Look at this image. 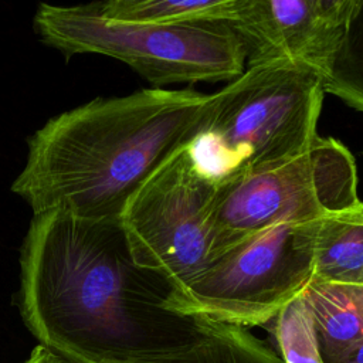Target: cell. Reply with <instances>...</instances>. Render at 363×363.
Instances as JSON below:
<instances>
[{
    "label": "cell",
    "instance_id": "obj_15",
    "mask_svg": "<svg viewBox=\"0 0 363 363\" xmlns=\"http://www.w3.org/2000/svg\"><path fill=\"white\" fill-rule=\"evenodd\" d=\"M24 363H84V362L69 357L45 345H38Z\"/></svg>",
    "mask_w": 363,
    "mask_h": 363
},
{
    "label": "cell",
    "instance_id": "obj_11",
    "mask_svg": "<svg viewBox=\"0 0 363 363\" xmlns=\"http://www.w3.org/2000/svg\"><path fill=\"white\" fill-rule=\"evenodd\" d=\"M301 298L312 316L322 357L363 340V313L343 286L312 279Z\"/></svg>",
    "mask_w": 363,
    "mask_h": 363
},
{
    "label": "cell",
    "instance_id": "obj_5",
    "mask_svg": "<svg viewBox=\"0 0 363 363\" xmlns=\"http://www.w3.org/2000/svg\"><path fill=\"white\" fill-rule=\"evenodd\" d=\"M320 218L284 221L244 240L172 291L166 309L247 329L274 320L312 281Z\"/></svg>",
    "mask_w": 363,
    "mask_h": 363
},
{
    "label": "cell",
    "instance_id": "obj_10",
    "mask_svg": "<svg viewBox=\"0 0 363 363\" xmlns=\"http://www.w3.org/2000/svg\"><path fill=\"white\" fill-rule=\"evenodd\" d=\"M312 279L343 286L363 285V201L319 220Z\"/></svg>",
    "mask_w": 363,
    "mask_h": 363
},
{
    "label": "cell",
    "instance_id": "obj_14",
    "mask_svg": "<svg viewBox=\"0 0 363 363\" xmlns=\"http://www.w3.org/2000/svg\"><path fill=\"white\" fill-rule=\"evenodd\" d=\"M274 333L285 363H323L312 316L299 296L274 319Z\"/></svg>",
    "mask_w": 363,
    "mask_h": 363
},
{
    "label": "cell",
    "instance_id": "obj_9",
    "mask_svg": "<svg viewBox=\"0 0 363 363\" xmlns=\"http://www.w3.org/2000/svg\"><path fill=\"white\" fill-rule=\"evenodd\" d=\"M132 363H285L247 328L194 319L177 343L142 354Z\"/></svg>",
    "mask_w": 363,
    "mask_h": 363
},
{
    "label": "cell",
    "instance_id": "obj_13",
    "mask_svg": "<svg viewBox=\"0 0 363 363\" xmlns=\"http://www.w3.org/2000/svg\"><path fill=\"white\" fill-rule=\"evenodd\" d=\"M325 94L363 112V0H356L343 40L322 77Z\"/></svg>",
    "mask_w": 363,
    "mask_h": 363
},
{
    "label": "cell",
    "instance_id": "obj_12",
    "mask_svg": "<svg viewBox=\"0 0 363 363\" xmlns=\"http://www.w3.org/2000/svg\"><path fill=\"white\" fill-rule=\"evenodd\" d=\"M89 4L102 18L125 24L231 23L238 0H108Z\"/></svg>",
    "mask_w": 363,
    "mask_h": 363
},
{
    "label": "cell",
    "instance_id": "obj_4",
    "mask_svg": "<svg viewBox=\"0 0 363 363\" xmlns=\"http://www.w3.org/2000/svg\"><path fill=\"white\" fill-rule=\"evenodd\" d=\"M33 27L40 41L68 61L77 54L119 60L153 88L231 81L244 71L245 47L228 23L125 24L102 18L89 3H40Z\"/></svg>",
    "mask_w": 363,
    "mask_h": 363
},
{
    "label": "cell",
    "instance_id": "obj_6",
    "mask_svg": "<svg viewBox=\"0 0 363 363\" xmlns=\"http://www.w3.org/2000/svg\"><path fill=\"white\" fill-rule=\"evenodd\" d=\"M360 201L354 157L339 140L318 135L284 162L217 184L208 264L271 225L320 218Z\"/></svg>",
    "mask_w": 363,
    "mask_h": 363
},
{
    "label": "cell",
    "instance_id": "obj_3",
    "mask_svg": "<svg viewBox=\"0 0 363 363\" xmlns=\"http://www.w3.org/2000/svg\"><path fill=\"white\" fill-rule=\"evenodd\" d=\"M322 77L292 61L254 64L210 95L189 150L217 184L284 162L318 136Z\"/></svg>",
    "mask_w": 363,
    "mask_h": 363
},
{
    "label": "cell",
    "instance_id": "obj_8",
    "mask_svg": "<svg viewBox=\"0 0 363 363\" xmlns=\"http://www.w3.org/2000/svg\"><path fill=\"white\" fill-rule=\"evenodd\" d=\"M354 4L356 0H238L228 24L245 47L248 65L292 61L323 77Z\"/></svg>",
    "mask_w": 363,
    "mask_h": 363
},
{
    "label": "cell",
    "instance_id": "obj_7",
    "mask_svg": "<svg viewBox=\"0 0 363 363\" xmlns=\"http://www.w3.org/2000/svg\"><path fill=\"white\" fill-rule=\"evenodd\" d=\"M217 183L189 145L174 150L143 182L121 217L135 261L183 288L208 264L210 208Z\"/></svg>",
    "mask_w": 363,
    "mask_h": 363
},
{
    "label": "cell",
    "instance_id": "obj_1",
    "mask_svg": "<svg viewBox=\"0 0 363 363\" xmlns=\"http://www.w3.org/2000/svg\"><path fill=\"white\" fill-rule=\"evenodd\" d=\"M17 306L28 330L84 363H132L180 342L194 319L166 309L170 282L140 267L121 218L33 214Z\"/></svg>",
    "mask_w": 363,
    "mask_h": 363
},
{
    "label": "cell",
    "instance_id": "obj_17",
    "mask_svg": "<svg viewBox=\"0 0 363 363\" xmlns=\"http://www.w3.org/2000/svg\"><path fill=\"white\" fill-rule=\"evenodd\" d=\"M343 286V285H340ZM345 291L349 294L354 305L359 308V311L363 313V285H354V286H343Z\"/></svg>",
    "mask_w": 363,
    "mask_h": 363
},
{
    "label": "cell",
    "instance_id": "obj_16",
    "mask_svg": "<svg viewBox=\"0 0 363 363\" xmlns=\"http://www.w3.org/2000/svg\"><path fill=\"white\" fill-rule=\"evenodd\" d=\"M323 363H363V340L330 356L322 357Z\"/></svg>",
    "mask_w": 363,
    "mask_h": 363
},
{
    "label": "cell",
    "instance_id": "obj_2",
    "mask_svg": "<svg viewBox=\"0 0 363 363\" xmlns=\"http://www.w3.org/2000/svg\"><path fill=\"white\" fill-rule=\"evenodd\" d=\"M208 99L190 88H146L55 115L27 138L11 191L33 214L121 218L160 163L194 139Z\"/></svg>",
    "mask_w": 363,
    "mask_h": 363
}]
</instances>
